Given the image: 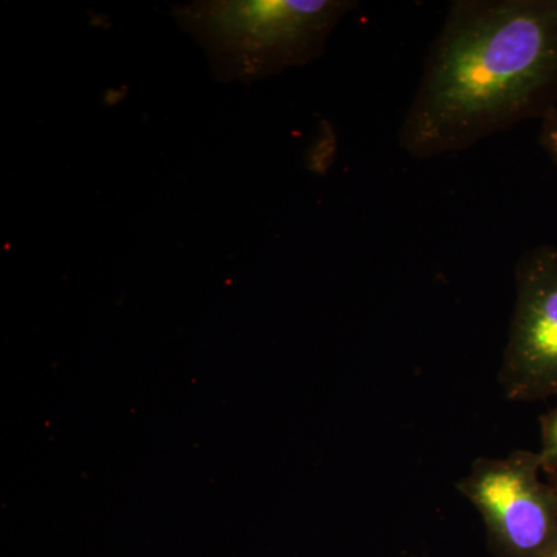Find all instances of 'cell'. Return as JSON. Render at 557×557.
<instances>
[{
    "label": "cell",
    "instance_id": "6da1fadb",
    "mask_svg": "<svg viewBox=\"0 0 557 557\" xmlns=\"http://www.w3.org/2000/svg\"><path fill=\"white\" fill-rule=\"evenodd\" d=\"M557 108V0H457L399 127L417 159L461 152Z\"/></svg>",
    "mask_w": 557,
    "mask_h": 557
},
{
    "label": "cell",
    "instance_id": "7a4b0ae2",
    "mask_svg": "<svg viewBox=\"0 0 557 557\" xmlns=\"http://www.w3.org/2000/svg\"><path fill=\"white\" fill-rule=\"evenodd\" d=\"M351 0H200L172 16L203 47L215 78L252 83L309 64L348 11Z\"/></svg>",
    "mask_w": 557,
    "mask_h": 557
},
{
    "label": "cell",
    "instance_id": "3957f363",
    "mask_svg": "<svg viewBox=\"0 0 557 557\" xmlns=\"http://www.w3.org/2000/svg\"><path fill=\"white\" fill-rule=\"evenodd\" d=\"M537 453L479 458L457 483L485 522L502 557H549L557 548V500L541 480Z\"/></svg>",
    "mask_w": 557,
    "mask_h": 557
},
{
    "label": "cell",
    "instance_id": "277c9868",
    "mask_svg": "<svg viewBox=\"0 0 557 557\" xmlns=\"http://www.w3.org/2000/svg\"><path fill=\"white\" fill-rule=\"evenodd\" d=\"M505 397H557V247L539 245L516 265V300L500 375Z\"/></svg>",
    "mask_w": 557,
    "mask_h": 557
},
{
    "label": "cell",
    "instance_id": "5b68a950",
    "mask_svg": "<svg viewBox=\"0 0 557 557\" xmlns=\"http://www.w3.org/2000/svg\"><path fill=\"white\" fill-rule=\"evenodd\" d=\"M542 467L557 472V409L542 418Z\"/></svg>",
    "mask_w": 557,
    "mask_h": 557
},
{
    "label": "cell",
    "instance_id": "8992f818",
    "mask_svg": "<svg viewBox=\"0 0 557 557\" xmlns=\"http://www.w3.org/2000/svg\"><path fill=\"white\" fill-rule=\"evenodd\" d=\"M539 143L542 149L547 152L548 159L553 161L557 170V108L542 120L541 135Z\"/></svg>",
    "mask_w": 557,
    "mask_h": 557
},
{
    "label": "cell",
    "instance_id": "52a82bcc",
    "mask_svg": "<svg viewBox=\"0 0 557 557\" xmlns=\"http://www.w3.org/2000/svg\"><path fill=\"white\" fill-rule=\"evenodd\" d=\"M552 487H553V491H555V494H556V500H557V472H556L555 485H553Z\"/></svg>",
    "mask_w": 557,
    "mask_h": 557
},
{
    "label": "cell",
    "instance_id": "ba28073f",
    "mask_svg": "<svg viewBox=\"0 0 557 557\" xmlns=\"http://www.w3.org/2000/svg\"><path fill=\"white\" fill-rule=\"evenodd\" d=\"M549 557H557V548L555 549V552H553V555Z\"/></svg>",
    "mask_w": 557,
    "mask_h": 557
}]
</instances>
